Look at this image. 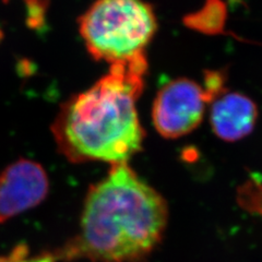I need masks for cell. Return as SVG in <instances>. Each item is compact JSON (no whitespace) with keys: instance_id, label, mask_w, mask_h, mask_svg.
Returning <instances> with one entry per match:
<instances>
[{"instance_id":"1","label":"cell","mask_w":262,"mask_h":262,"mask_svg":"<svg viewBox=\"0 0 262 262\" xmlns=\"http://www.w3.org/2000/svg\"><path fill=\"white\" fill-rule=\"evenodd\" d=\"M145 54L114 62L95 83L61 104L53 121L57 149L69 162L111 166L141 151L145 133L136 103L143 92Z\"/></svg>"},{"instance_id":"2","label":"cell","mask_w":262,"mask_h":262,"mask_svg":"<svg viewBox=\"0 0 262 262\" xmlns=\"http://www.w3.org/2000/svg\"><path fill=\"white\" fill-rule=\"evenodd\" d=\"M167 221L164 196L128 163L117 164L90 186L79 234L57 255L64 260L140 262L162 242Z\"/></svg>"},{"instance_id":"3","label":"cell","mask_w":262,"mask_h":262,"mask_svg":"<svg viewBox=\"0 0 262 262\" xmlns=\"http://www.w3.org/2000/svg\"><path fill=\"white\" fill-rule=\"evenodd\" d=\"M157 30L153 7L144 0H95L79 18L89 54L110 64L143 54Z\"/></svg>"},{"instance_id":"4","label":"cell","mask_w":262,"mask_h":262,"mask_svg":"<svg viewBox=\"0 0 262 262\" xmlns=\"http://www.w3.org/2000/svg\"><path fill=\"white\" fill-rule=\"evenodd\" d=\"M211 98L199 83L188 78L162 86L153 102L152 121L165 139H178L199 127Z\"/></svg>"},{"instance_id":"5","label":"cell","mask_w":262,"mask_h":262,"mask_svg":"<svg viewBox=\"0 0 262 262\" xmlns=\"http://www.w3.org/2000/svg\"><path fill=\"white\" fill-rule=\"evenodd\" d=\"M49 192V178L39 163L19 159L0 174V224L42 203Z\"/></svg>"},{"instance_id":"6","label":"cell","mask_w":262,"mask_h":262,"mask_svg":"<svg viewBox=\"0 0 262 262\" xmlns=\"http://www.w3.org/2000/svg\"><path fill=\"white\" fill-rule=\"evenodd\" d=\"M259 116L257 104L239 92H224L211 102L210 125L213 134L225 142L248 137Z\"/></svg>"},{"instance_id":"7","label":"cell","mask_w":262,"mask_h":262,"mask_svg":"<svg viewBox=\"0 0 262 262\" xmlns=\"http://www.w3.org/2000/svg\"><path fill=\"white\" fill-rule=\"evenodd\" d=\"M57 253H32L27 245H18L7 255L0 256V262H58Z\"/></svg>"}]
</instances>
